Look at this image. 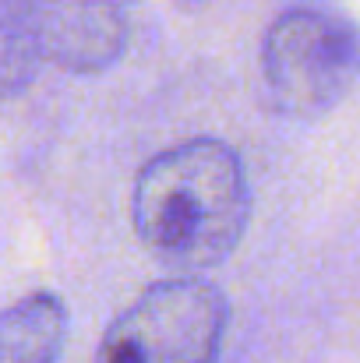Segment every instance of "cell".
<instances>
[{"label":"cell","mask_w":360,"mask_h":363,"mask_svg":"<svg viewBox=\"0 0 360 363\" xmlns=\"http://www.w3.org/2000/svg\"><path fill=\"white\" fill-rule=\"evenodd\" d=\"M43 64L32 0H0V99L21 96Z\"/></svg>","instance_id":"cell-6"},{"label":"cell","mask_w":360,"mask_h":363,"mask_svg":"<svg viewBox=\"0 0 360 363\" xmlns=\"http://www.w3.org/2000/svg\"><path fill=\"white\" fill-rule=\"evenodd\" d=\"M67 307L53 293H32L0 311V363H60Z\"/></svg>","instance_id":"cell-5"},{"label":"cell","mask_w":360,"mask_h":363,"mask_svg":"<svg viewBox=\"0 0 360 363\" xmlns=\"http://www.w3.org/2000/svg\"><path fill=\"white\" fill-rule=\"evenodd\" d=\"M43 60L67 71H103L124 50L127 28L117 0H32Z\"/></svg>","instance_id":"cell-4"},{"label":"cell","mask_w":360,"mask_h":363,"mask_svg":"<svg viewBox=\"0 0 360 363\" xmlns=\"http://www.w3.org/2000/svg\"><path fill=\"white\" fill-rule=\"evenodd\" d=\"M230 307L202 275H166L107 325L92 363H216Z\"/></svg>","instance_id":"cell-2"},{"label":"cell","mask_w":360,"mask_h":363,"mask_svg":"<svg viewBox=\"0 0 360 363\" xmlns=\"http://www.w3.org/2000/svg\"><path fill=\"white\" fill-rule=\"evenodd\" d=\"M131 216L141 247L170 275L223 264L251 219L240 155L219 138H191L152 155L134 180Z\"/></svg>","instance_id":"cell-1"},{"label":"cell","mask_w":360,"mask_h":363,"mask_svg":"<svg viewBox=\"0 0 360 363\" xmlns=\"http://www.w3.org/2000/svg\"><path fill=\"white\" fill-rule=\"evenodd\" d=\"M261 78L276 110L322 117L360 82V32L339 14L290 7L261 39Z\"/></svg>","instance_id":"cell-3"}]
</instances>
